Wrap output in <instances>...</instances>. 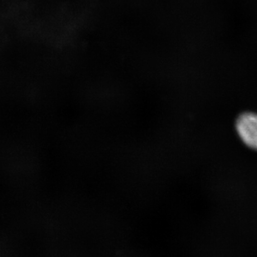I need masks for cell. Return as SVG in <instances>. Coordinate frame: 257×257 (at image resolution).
<instances>
[{
    "label": "cell",
    "mask_w": 257,
    "mask_h": 257,
    "mask_svg": "<svg viewBox=\"0 0 257 257\" xmlns=\"http://www.w3.org/2000/svg\"><path fill=\"white\" fill-rule=\"evenodd\" d=\"M235 130L243 143L257 152V113H241L235 121Z\"/></svg>",
    "instance_id": "6da1fadb"
}]
</instances>
